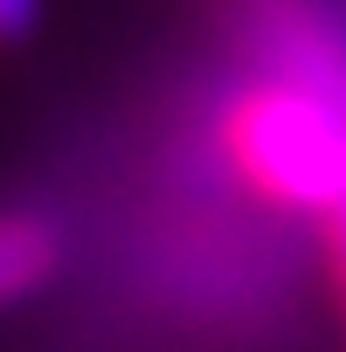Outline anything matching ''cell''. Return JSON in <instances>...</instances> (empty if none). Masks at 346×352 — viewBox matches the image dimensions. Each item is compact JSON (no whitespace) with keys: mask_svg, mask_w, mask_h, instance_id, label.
Instances as JSON below:
<instances>
[{"mask_svg":"<svg viewBox=\"0 0 346 352\" xmlns=\"http://www.w3.org/2000/svg\"><path fill=\"white\" fill-rule=\"evenodd\" d=\"M63 263V235L56 221L28 214V208H0V311L35 297Z\"/></svg>","mask_w":346,"mask_h":352,"instance_id":"1","label":"cell"},{"mask_svg":"<svg viewBox=\"0 0 346 352\" xmlns=\"http://www.w3.org/2000/svg\"><path fill=\"white\" fill-rule=\"evenodd\" d=\"M35 21H42V0H0V49L28 42V35H35Z\"/></svg>","mask_w":346,"mask_h":352,"instance_id":"2","label":"cell"}]
</instances>
